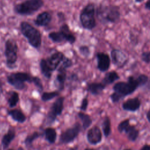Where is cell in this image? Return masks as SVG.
Listing matches in <instances>:
<instances>
[{"label":"cell","instance_id":"cell-31","mask_svg":"<svg viewBox=\"0 0 150 150\" xmlns=\"http://www.w3.org/2000/svg\"><path fill=\"white\" fill-rule=\"evenodd\" d=\"M79 50L80 53L85 57H88L90 54V50L88 46L81 45L79 46Z\"/></svg>","mask_w":150,"mask_h":150},{"label":"cell","instance_id":"cell-20","mask_svg":"<svg viewBox=\"0 0 150 150\" xmlns=\"http://www.w3.org/2000/svg\"><path fill=\"white\" fill-rule=\"evenodd\" d=\"M7 80L10 84L18 90H23L25 87V83L20 81L16 77H15L13 73L8 76Z\"/></svg>","mask_w":150,"mask_h":150},{"label":"cell","instance_id":"cell-19","mask_svg":"<svg viewBox=\"0 0 150 150\" xmlns=\"http://www.w3.org/2000/svg\"><path fill=\"white\" fill-rule=\"evenodd\" d=\"M124 132L127 134L128 138L131 141H136L139 135V131L136 129L134 125H130V124L126 128Z\"/></svg>","mask_w":150,"mask_h":150},{"label":"cell","instance_id":"cell-37","mask_svg":"<svg viewBox=\"0 0 150 150\" xmlns=\"http://www.w3.org/2000/svg\"><path fill=\"white\" fill-rule=\"evenodd\" d=\"M88 99L87 98H83L81 103V105H80V110L81 111H86L87 110V108L88 107Z\"/></svg>","mask_w":150,"mask_h":150},{"label":"cell","instance_id":"cell-13","mask_svg":"<svg viewBox=\"0 0 150 150\" xmlns=\"http://www.w3.org/2000/svg\"><path fill=\"white\" fill-rule=\"evenodd\" d=\"M59 31L62 33L64 41L69 42L71 45H73L76 42V38L73 33L70 30L67 24L63 23L62 25L60 27Z\"/></svg>","mask_w":150,"mask_h":150},{"label":"cell","instance_id":"cell-27","mask_svg":"<svg viewBox=\"0 0 150 150\" xmlns=\"http://www.w3.org/2000/svg\"><path fill=\"white\" fill-rule=\"evenodd\" d=\"M49 38L54 43H61L64 41L60 31L51 32L48 35Z\"/></svg>","mask_w":150,"mask_h":150},{"label":"cell","instance_id":"cell-32","mask_svg":"<svg viewBox=\"0 0 150 150\" xmlns=\"http://www.w3.org/2000/svg\"><path fill=\"white\" fill-rule=\"evenodd\" d=\"M137 79L138 81V83L139 84V87L141 86H144L146 84V83H148V80H149V78L148 77L144 74H139L137 77Z\"/></svg>","mask_w":150,"mask_h":150},{"label":"cell","instance_id":"cell-18","mask_svg":"<svg viewBox=\"0 0 150 150\" xmlns=\"http://www.w3.org/2000/svg\"><path fill=\"white\" fill-rule=\"evenodd\" d=\"M119 79L120 76L115 71H111L105 74L102 80V83L106 86L107 85L113 83L114 81L118 80Z\"/></svg>","mask_w":150,"mask_h":150},{"label":"cell","instance_id":"cell-12","mask_svg":"<svg viewBox=\"0 0 150 150\" xmlns=\"http://www.w3.org/2000/svg\"><path fill=\"white\" fill-rule=\"evenodd\" d=\"M97 60V69L101 72L107 71L110 66L111 59L108 54L98 52L96 54Z\"/></svg>","mask_w":150,"mask_h":150},{"label":"cell","instance_id":"cell-14","mask_svg":"<svg viewBox=\"0 0 150 150\" xmlns=\"http://www.w3.org/2000/svg\"><path fill=\"white\" fill-rule=\"evenodd\" d=\"M141 107V101L137 97L129 98L122 104V108L128 111L135 112Z\"/></svg>","mask_w":150,"mask_h":150},{"label":"cell","instance_id":"cell-16","mask_svg":"<svg viewBox=\"0 0 150 150\" xmlns=\"http://www.w3.org/2000/svg\"><path fill=\"white\" fill-rule=\"evenodd\" d=\"M66 79V69L62 66L58 69V73L56 76L54 84L59 90L62 91L64 88Z\"/></svg>","mask_w":150,"mask_h":150},{"label":"cell","instance_id":"cell-17","mask_svg":"<svg viewBox=\"0 0 150 150\" xmlns=\"http://www.w3.org/2000/svg\"><path fill=\"white\" fill-rule=\"evenodd\" d=\"M105 86L102 83H91L87 85V90L93 95L100 94L105 88Z\"/></svg>","mask_w":150,"mask_h":150},{"label":"cell","instance_id":"cell-9","mask_svg":"<svg viewBox=\"0 0 150 150\" xmlns=\"http://www.w3.org/2000/svg\"><path fill=\"white\" fill-rule=\"evenodd\" d=\"M111 60L114 65L118 68L123 67L128 62V57L121 50L113 49L111 51Z\"/></svg>","mask_w":150,"mask_h":150},{"label":"cell","instance_id":"cell-33","mask_svg":"<svg viewBox=\"0 0 150 150\" xmlns=\"http://www.w3.org/2000/svg\"><path fill=\"white\" fill-rule=\"evenodd\" d=\"M129 125V119H125L123 121H122L118 125L117 129L120 133H122L124 131V130L126 129V128Z\"/></svg>","mask_w":150,"mask_h":150},{"label":"cell","instance_id":"cell-25","mask_svg":"<svg viewBox=\"0 0 150 150\" xmlns=\"http://www.w3.org/2000/svg\"><path fill=\"white\" fill-rule=\"evenodd\" d=\"M40 69L42 74L47 79H50L52 76V71L48 67L46 59H42L40 61Z\"/></svg>","mask_w":150,"mask_h":150},{"label":"cell","instance_id":"cell-5","mask_svg":"<svg viewBox=\"0 0 150 150\" xmlns=\"http://www.w3.org/2000/svg\"><path fill=\"white\" fill-rule=\"evenodd\" d=\"M43 4V0H26L16 5L14 11L21 15H30L39 11Z\"/></svg>","mask_w":150,"mask_h":150},{"label":"cell","instance_id":"cell-4","mask_svg":"<svg viewBox=\"0 0 150 150\" xmlns=\"http://www.w3.org/2000/svg\"><path fill=\"white\" fill-rule=\"evenodd\" d=\"M79 18L84 29L89 30L93 29L96 26L94 5L91 3L86 5L81 10Z\"/></svg>","mask_w":150,"mask_h":150},{"label":"cell","instance_id":"cell-47","mask_svg":"<svg viewBox=\"0 0 150 150\" xmlns=\"http://www.w3.org/2000/svg\"><path fill=\"white\" fill-rule=\"evenodd\" d=\"M8 150H13V149H8Z\"/></svg>","mask_w":150,"mask_h":150},{"label":"cell","instance_id":"cell-30","mask_svg":"<svg viewBox=\"0 0 150 150\" xmlns=\"http://www.w3.org/2000/svg\"><path fill=\"white\" fill-rule=\"evenodd\" d=\"M19 100V97L18 93L15 91H12L8 101L9 107H15L18 103Z\"/></svg>","mask_w":150,"mask_h":150},{"label":"cell","instance_id":"cell-1","mask_svg":"<svg viewBox=\"0 0 150 150\" xmlns=\"http://www.w3.org/2000/svg\"><path fill=\"white\" fill-rule=\"evenodd\" d=\"M120 16V8L117 5L101 4L97 10V16L103 23H116Z\"/></svg>","mask_w":150,"mask_h":150},{"label":"cell","instance_id":"cell-15","mask_svg":"<svg viewBox=\"0 0 150 150\" xmlns=\"http://www.w3.org/2000/svg\"><path fill=\"white\" fill-rule=\"evenodd\" d=\"M51 21V14L47 11H44L36 16V19L34 20V23L36 25L39 26H46L49 24Z\"/></svg>","mask_w":150,"mask_h":150},{"label":"cell","instance_id":"cell-21","mask_svg":"<svg viewBox=\"0 0 150 150\" xmlns=\"http://www.w3.org/2000/svg\"><path fill=\"white\" fill-rule=\"evenodd\" d=\"M45 135L46 140L50 144H54L57 138V132L56 129L52 127H47L45 129Z\"/></svg>","mask_w":150,"mask_h":150},{"label":"cell","instance_id":"cell-22","mask_svg":"<svg viewBox=\"0 0 150 150\" xmlns=\"http://www.w3.org/2000/svg\"><path fill=\"white\" fill-rule=\"evenodd\" d=\"M15 137V131L13 129H9L7 133L2 137V145L4 149L6 148L11 142L14 139Z\"/></svg>","mask_w":150,"mask_h":150},{"label":"cell","instance_id":"cell-7","mask_svg":"<svg viewBox=\"0 0 150 150\" xmlns=\"http://www.w3.org/2000/svg\"><path fill=\"white\" fill-rule=\"evenodd\" d=\"M64 97H60L53 103L46 117V122L47 124H52L56 119L57 117L62 114L63 110V104Z\"/></svg>","mask_w":150,"mask_h":150},{"label":"cell","instance_id":"cell-38","mask_svg":"<svg viewBox=\"0 0 150 150\" xmlns=\"http://www.w3.org/2000/svg\"><path fill=\"white\" fill-rule=\"evenodd\" d=\"M110 98H111L112 102L114 103L118 102L121 99H122L121 97L117 93H116L115 92L112 93L110 95Z\"/></svg>","mask_w":150,"mask_h":150},{"label":"cell","instance_id":"cell-29","mask_svg":"<svg viewBox=\"0 0 150 150\" xmlns=\"http://www.w3.org/2000/svg\"><path fill=\"white\" fill-rule=\"evenodd\" d=\"M59 94V93L56 91L51 92H44L41 96V100L43 101H47L56 97Z\"/></svg>","mask_w":150,"mask_h":150},{"label":"cell","instance_id":"cell-44","mask_svg":"<svg viewBox=\"0 0 150 150\" xmlns=\"http://www.w3.org/2000/svg\"><path fill=\"white\" fill-rule=\"evenodd\" d=\"M84 150H95V149H92V148H86Z\"/></svg>","mask_w":150,"mask_h":150},{"label":"cell","instance_id":"cell-2","mask_svg":"<svg viewBox=\"0 0 150 150\" xmlns=\"http://www.w3.org/2000/svg\"><path fill=\"white\" fill-rule=\"evenodd\" d=\"M20 30L30 46L35 49H39L41 46L42 35L38 29L29 22L23 21L20 24Z\"/></svg>","mask_w":150,"mask_h":150},{"label":"cell","instance_id":"cell-24","mask_svg":"<svg viewBox=\"0 0 150 150\" xmlns=\"http://www.w3.org/2000/svg\"><path fill=\"white\" fill-rule=\"evenodd\" d=\"M77 115L82 122L83 129H87L92 124V120L89 115L83 112H79Z\"/></svg>","mask_w":150,"mask_h":150},{"label":"cell","instance_id":"cell-8","mask_svg":"<svg viewBox=\"0 0 150 150\" xmlns=\"http://www.w3.org/2000/svg\"><path fill=\"white\" fill-rule=\"evenodd\" d=\"M81 131L79 123L77 122L74 125L61 134L59 137V142L61 144H69L73 142L79 135Z\"/></svg>","mask_w":150,"mask_h":150},{"label":"cell","instance_id":"cell-45","mask_svg":"<svg viewBox=\"0 0 150 150\" xmlns=\"http://www.w3.org/2000/svg\"><path fill=\"white\" fill-rule=\"evenodd\" d=\"M18 150H24L22 147H19V148H18Z\"/></svg>","mask_w":150,"mask_h":150},{"label":"cell","instance_id":"cell-39","mask_svg":"<svg viewBox=\"0 0 150 150\" xmlns=\"http://www.w3.org/2000/svg\"><path fill=\"white\" fill-rule=\"evenodd\" d=\"M140 150H150V146L148 144L144 145Z\"/></svg>","mask_w":150,"mask_h":150},{"label":"cell","instance_id":"cell-11","mask_svg":"<svg viewBox=\"0 0 150 150\" xmlns=\"http://www.w3.org/2000/svg\"><path fill=\"white\" fill-rule=\"evenodd\" d=\"M64 57L65 56L62 52L57 51L52 53L46 59L47 64L52 71L57 69Z\"/></svg>","mask_w":150,"mask_h":150},{"label":"cell","instance_id":"cell-42","mask_svg":"<svg viewBox=\"0 0 150 150\" xmlns=\"http://www.w3.org/2000/svg\"><path fill=\"white\" fill-rule=\"evenodd\" d=\"M78 146H73V147H71V148H70L69 149V150H78Z\"/></svg>","mask_w":150,"mask_h":150},{"label":"cell","instance_id":"cell-43","mask_svg":"<svg viewBox=\"0 0 150 150\" xmlns=\"http://www.w3.org/2000/svg\"><path fill=\"white\" fill-rule=\"evenodd\" d=\"M144 1V0H135V2H137V3H140V2H141Z\"/></svg>","mask_w":150,"mask_h":150},{"label":"cell","instance_id":"cell-3","mask_svg":"<svg viewBox=\"0 0 150 150\" xmlns=\"http://www.w3.org/2000/svg\"><path fill=\"white\" fill-rule=\"evenodd\" d=\"M139 84L137 78L134 76H129L127 82L120 81L113 86V90L117 93L121 98L132 94L138 87Z\"/></svg>","mask_w":150,"mask_h":150},{"label":"cell","instance_id":"cell-10","mask_svg":"<svg viewBox=\"0 0 150 150\" xmlns=\"http://www.w3.org/2000/svg\"><path fill=\"white\" fill-rule=\"evenodd\" d=\"M87 139L91 145H97L102 141V132L97 126H94L90 128L87 132Z\"/></svg>","mask_w":150,"mask_h":150},{"label":"cell","instance_id":"cell-26","mask_svg":"<svg viewBox=\"0 0 150 150\" xmlns=\"http://www.w3.org/2000/svg\"><path fill=\"white\" fill-rule=\"evenodd\" d=\"M102 129L105 137L107 138L111 134V121L108 116H106L102 123Z\"/></svg>","mask_w":150,"mask_h":150},{"label":"cell","instance_id":"cell-36","mask_svg":"<svg viewBox=\"0 0 150 150\" xmlns=\"http://www.w3.org/2000/svg\"><path fill=\"white\" fill-rule=\"evenodd\" d=\"M141 57L143 62H144L146 64H149L150 62V52L149 51L143 52L141 54Z\"/></svg>","mask_w":150,"mask_h":150},{"label":"cell","instance_id":"cell-6","mask_svg":"<svg viewBox=\"0 0 150 150\" xmlns=\"http://www.w3.org/2000/svg\"><path fill=\"white\" fill-rule=\"evenodd\" d=\"M18 50L16 42L12 39H8L5 42V54L9 67H12L15 64L18 59Z\"/></svg>","mask_w":150,"mask_h":150},{"label":"cell","instance_id":"cell-41","mask_svg":"<svg viewBox=\"0 0 150 150\" xmlns=\"http://www.w3.org/2000/svg\"><path fill=\"white\" fill-rule=\"evenodd\" d=\"M146 115V118H147L148 122H149L150 121V118H149V116H150V110H148V111H147Z\"/></svg>","mask_w":150,"mask_h":150},{"label":"cell","instance_id":"cell-23","mask_svg":"<svg viewBox=\"0 0 150 150\" xmlns=\"http://www.w3.org/2000/svg\"><path fill=\"white\" fill-rule=\"evenodd\" d=\"M8 114L15 121L18 122L22 123L25 122L26 120V117L25 114L19 110L14 109L10 110L8 112Z\"/></svg>","mask_w":150,"mask_h":150},{"label":"cell","instance_id":"cell-28","mask_svg":"<svg viewBox=\"0 0 150 150\" xmlns=\"http://www.w3.org/2000/svg\"><path fill=\"white\" fill-rule=\"evenodd\" d=\"M40 136H41V134L39 132H36V131L34 132L32 134L29 135L26 137V138L24 141V143L27 147H29L32 145L33 142L35 139H36L39 137H40Z\"/></svg>","mask_w":150,"mask_h":150},{"label":"cell","instance_id":"cell-40","mask_svg":"<svg viewBox=\"0 0 150 150\" xmlns=\"http://www.w3.org/2000/svg\"><path fill=\"white\" fill-rule=\"evenodd\" d=\"M145 8L147 10H149L150 9V0H148L146 2V3L145 4Z\"/></svg>","mask_w":150,"mask_h":150},{"label":"cell","instance_id":"cell-35","mask_svg":"<svg viewBox=\"0 0 150 150\" xmlns=\"http://www.w3.org/2000/svg\"><path fill=\"white\" fill-rule=\"evenodd\" d=\"M73 64V62H72V60L68 58V57H66V56L64 57V58L63 59V61L62 62V65L60 66L63 67V68L67 69L69 67H70Z\"/></svg>","mask_w":150,"mask_h":150},{"label":"cell","instance_id":"cell-34","mask_svg":"<svg viewBox=\"0 0 150 150\" xmlns=\"http://www.w3.org/2000/svg\"><path fill=\"white\" fill-rule=\"evenodd\" d=\"M32 82L33 83V84L38 88V89L39 90V91L40 92L43 91V84H42V81H41V80L39 77H33Z\"/></svg>","mask_w":150,"mask_h":150},{"label":"cell","instance_id":"cell-46","mask_svg":"<svg viewBox=\"0 0 150 150\" xmlns=\"http://www.w3.org/2000/svg\"><path fill=\"white\" fill-rule=\"evenodd\" d=\"M124 150H132V149H125Z\"/></svg>","mask_w":150,"mask_h":150}]
</instances>
